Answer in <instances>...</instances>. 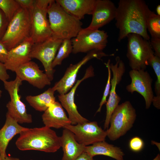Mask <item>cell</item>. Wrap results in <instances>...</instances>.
Masks as SVG:
<instances>
[{
	"label": "cell",
	"instance_id": "cell-13",
	"mask_svg": "<svg viewBox=\"0 0 160 160\" xmlns=\"http://www.w3.org/2000/svg\"><path fill=\"white\" fill-rule=\"evenodd\" d=\"M116 63L110 64L109 66L113 73V77L111 79V89L109 96L106 103V115L104 124V129H108L110 124V120L113 111L119 105L121 97L116 92V87L121 80L122 77L125 71L124 63L119 56L115 58Z\"/></svg>",
	"mask_w": 160,
	"mask_h": 160
},
{
	"label": "cell",
	"instance_id": "cell-4",
	"mask_svg": "<svg viewBox=\"0 0 160 160\" xmlns=\"http://www.w3.org/2000/svg\"><path fill=\"white\" fill-rule=\"evenodd\" d=\"M31 21L29 10L20 7L9 22L1 41L9 51L31 37Z\"/></svg>",
	"mask_w": 160,
	"mask_h": 160
},
{
	"label": "cell",
	"instance_id": "cell-6",
	"mask_svg": "<svg viewBox=\"0 0 160 160\" xmlns=\"http://www.w3.org/2000/svg\"><path fill=\"white\" fill-rule=\"evenodd\" d=\"M52 0H35L29 9L31 21V37L34 43L42 42L52 36L47 17Z\"/></svg>",
	"mask_w": 160,
	"mask_h": 160
},
{
	"label": "cell",
	"instance_id": "cell-16",
	"mask_svg": "<svg viewBox=\"0 0 160 160\" xmlns=\"http://www.w3.org/2000/svg\"><path fill=\"white\" fill-rule=\"evenodd\" d=\"M16 76L22 81H25L34 87L42 89L49 85L51 81L35 62L29 61L18 68L15 71Z\"/></svg>",
	"mask_w": 160,
	"mask_h": 160
},
{
	"label": "cell",
	"instance_id": "cell-32",
	"mask_svg": "<svg viewBox=\"0 0 160 160\" xmlns=\"http://www.w3.org/2000/svg\"><path fill=\"white\" fill-rule=\"evenodd\" d=\"M149 41L154 55L160 58V38H151Z\"/></svg>",
	"mask_w": 160,
	"mask_h": 160
},
{
	"label": "cell",
	"instance_id": "cell-23",
	"mask_svg": "<svg viewBox=\"0 0 160 160\" xmlns=\"http://www.w3.org/2000/svg\"><path fill=\"white\" fill-rule=\"evenodd\" d=\"M84 152L93 157L96 155H103L116 160H124V154L120 148L109 144L105 141L85 146Z\"/></svg>",
	"mask_w": 160,
	"mask_h": 160
},
{
	"label": "cell",
	"instance_id": "cell-3",
	"mask_svg": "<svg viewBox=\"0 0 160 160\" xmlns=\"http://www.w3.org/2000/svg\"><path fill=\"white\" fill-rule=\"evenodd\" d=\"M47 14L52 36L58 39H71L82 28L81 20L68 13L55 0L49 4Z\"/></svg>",
	"mask_w": 160,
	"mask_h": 160
},
{
	"label": "cell",
	"instance_id": "cell-42",
	"mask_svg": "<svg viewBox=\"0 0 160 160\" xmlns=\"http://www.w3.org/2000/svg\"><path fill=\"white\" fill-rule=\"evenodd\" d=\"M0 160H3L1 158V157L0 156Z\"/></svg>",
	"mask_w": 160,
	"mask_h": 160
},
{
	"label": "cell",
	"instance_id": "cell-38",
	"mask_svg": "<svg viewBox=\"0 0 160 160\" xmlns=\"http://www.w3.org/2000/svg\"><path fill=\"white\" fill-rule=\"evenodd\" d=\"M156 10L157 15L159 16H160V5L159 4L157 6Z\"/></svg>",
	"mask_w": 160,
	"mask_h": 160
},
{
	"label": "cell",
	"instance_id": "cell-8",
	"mask_svg": "<svg viewBox=\"0 0 160 160\" xmlns=\"http://www.w3.org/2000/svg\"><path fill=\"white\" fill-rule=\"evenodd\" d=\"M108 36L103 30L82 28L71 39L72 53L87 52L94 50H103L107 46Z\"/></svg>",
	"mask_w": 160,
	"mask_h": 160
},
{
	"label": "cell",
	"instance_id": "cell-21",
	"mask_svg": "<svg viewBox=\"0 0 160 160\" xmlns=\"http://www.w3.org/2000/svg\"><path fill=\"white\" fill-rule=\"evenodd\" d=\"M27 128L20 126L7 113L5 124L0 129V156L3 160L7 156L6 151L10 141Z\"/></svg>",
	"mask_w": 160,
	"mask_h": 160
},
{
	"label": "cell",
	"instance_id": "cell-33",
	"mask_svg": "<svg viewBox=\"0 0 160 160\" xmlns=\"http://www.w3.org/2000/svg\"><path fill=\"white\" fill-rule=\"evenodd\" d=\"M9 50L5 45L0 41V61L4 63L5 62Z\"/></svg>",
	"mask_w": 160,
	"mask_h": 160
},
{
	"label": "cell",
	"instance_id": "cell-35",
	"mask_svg": "<svg viewBox=\"0 0 160 160\" xmlns=\"http://www.w3.org/2000/svg\"><path fill=\"white\" fill-rule=\"evenodd\" d=\"M35 0H16L20 7L30 9Z\"/></svg>",
	"mask_w": 160,
	"mask_h": 160
},
{
	"label": "cell",
	"instance_id": "cell-30",
	"mask_svg": "<svg viewBox=\"0 0 160 160\" xmlns=\"http://www.w3.org/2000/svg\"><path fill=\"white\" fill-rule=\"evenodd\" d=\"M129 146V148L132 151L138 152L143 149L144 146V143L140 137H134L130 140Z\"/></svg>",
	"mask_w": 160,
	"mask_h": 160
},
{
	"label": "cell",
	"instance_id": "cell-22",
	"mask_svg": "<svg viewBox=\"0 0 160 160\" xmlns=\"http://www.w3.org/2000/svg\"><path fill=\"white\" fill-rule=\"evenodd\" d=\"M64 129L61 136L59 137L60 147L63 152L62 160H76L84 151L85 146L76 141L71 131Z\"/></svg>",
	"mask_w": 160,
	"mask_h": 160
},
{
	"label": "cell",
	"instance_id": "cell-5",
	"mask_svg": "<svg viewBox=\"0 0 160 160\" xmlns=\"http://www.w3.org/2000/svg\"><path fill=\"white\" fill-rule=\"evenodd\" d=\"M136 117L135 109L129 101L119 105L110 118V127L105 131L107 137L115 141L124 136L132 127Z\"/></svg>",
	"mask_w": 160,
	"mask_h": 160
},
{
	"label": "cell",
	"instance_id": "cell-17",
	"mask_svg": "<svg viewBox=\"0 0 160 160\" xmlns=\"http://www.w3.org/2000/svg\"><path fill=\"white\" fill-rule=\"evenodd\" d=\"M116 10V7L111 1L96 0L91 22L87 28L99 30L115 19Z\"/></svg>",
	"mask_w": 160,
	"mask_h": 160
},
{
	"label": "cell",
	"instance_id": "cell-27",
	"mask_svg": "<svg viewBox=\"0 0 160 160\" xmlns=\"http://www.w3.org/2000/svg\"><path fill=\"white\" fill-rule=\"evenodd\" d=\"M146 24L147 30L149 32L151 38H160V16L151 10Z\"/></svg>",
	"mask_w": 160,
	"mask_h": 160
},
{
	"label": "cell",
	"instance_id": "cell-9",
	"mask_svg": "<svg viewBox=\"0 0 160 160\" xmlns=\"http://www.w3.org/2000/svg\"><path fill=\"white\" fill-rule=\"evenodd\" d=\"M63 40L52 36L42 42L34 43L30 51V57L41 62L45 73L51 81L53 79L55 71L52 63Z\"/></svg>",
	"mask_w": 160,
	"mask_h": 160
},
{
	"label": "cell",
	"instance_id": "cell-36",
	"mask_svg": "<svg viewBox=\"0 0 160 160\" xmlns=\"http://www.w3.org/2000/svg\"><path fill=\"white\" fill-rule=\"evenodd\" d=\"M76 160H96L87 153L84 152Z\"/></svg>",
	"mask_w": 160,
	"mask_h": 160
},
{
	"label": "cell",
	"instance_id": "cell-39",
	"mask_svg": "<svg viewBox=\"0 0 160 160\" xmlns=\"http://www.w3.org/2000/svg\"><path fill=\"white\" fill-rule=\"evenodd\" d=\"M155 145L158 148L160 151V143L154 141H151V143Z\"/></svg>",
	"mask_w": 160,
	"mask_h": 160
},
{
	"label": "cell",
	"instance_id": "cell-37",
	"mask_svg": "<svg viewBox=\"0 0 160 160\" xmlns=\"http://www.w3.org/2000/svg\"><path fill=\"white\" fill-rule=\"evenodd\" d=\"M3 160H20L17 158L12 157L10 156H7Z\"/></svg>",
	"mask_w": 160,
	"mask_h": 160
},
{
	"label": "cell",
	"instance_id": "cell-40",
	"mask_svg": "<svg viewBox=\"0 0 160 160\" xmlns=\"http://www.w3.org/2000/svg\"><path fill=\"white\" fill-rule=\"evenodd\" d=\"M153 160H160V155L158 154Z\"/></svg>",
	"mask_w": 160,
	"mask_h": 160
},
{
	"label": "cell",
	"instance_id": "cell-25",
	"mask_svg": "<svg viewBox=\"0 0 160 160\" xmlns=\"http://www.w3.org/2000/svg\"><path fill=\"white\" fill-rule=\"evenodd\" d=\"M153 68L156 75V80L155 84L156 96H154L152 101L153 106L158 109L160 108V58L154 55L148 61Z\"/></svg>",
	"mask_w": 160,
	"mask_h": 160
},
{
	"label": "cell",
	"instance_id": "cell-15",
	"mask_svg": "<svg viewBox=\"0 0 160 160\" xmlns=\"http://www.w3.org/2000/svg\"><path fill=\"white\" fill-rule=\"evenodd\" d=\"M94 76V68L92 65H90L87 69L83 77L77 81L69 92L58 95V100L60 102L62 106L67 111L68 115V117L72 125H75L89 121L82 116L78 111L74 102V95L76 90L80 84L84 80Z\"/></svg>",
	"mask_w": 160,
	"mask_h": 160
},
{
	"label": "cell",
	"instance_id": "cell-1",
	"mask_svg": "<svg viewBox=\"0 0 160 160\" xmlns=\"http://www.w3.org/2000/svg\"><path fill=\"white\" fill-rule=\"evenodd\" d=\"M143 0H120L116 7L115 25L119 30V42L134 33L149 41L146 21L151 11Z\"/></svg>",
	"mask_w": 160,
	"mask_h": 160
},
{
	"label": "cell",
	"instance_id": "cell-24",
	"mask_svg": "<svg viewBox=\"0 0 160 160\" xmlns=\"http://www.w3.org/2000/svg\"><path fill=\"white\" fill-rule=\"evenodd\" d=\"M55 92L52 88H50L40 94L28 95L25 99L30 105L35 110L44 112L56 101Z\"/></svg>",
	"mask_w": 160,
	"mask_h": 160
},
{
	"label": "cell",
	"instance_id": "cell-41",
	"mask_svg": "<svg viewBox=\"0 0 160 160\" xmlns=\"http://www.w3.org/2000/svg\"><path fill=\"white\" fill-rule=\"evenodd\" d=\"M2 92V91L0 90V99L1 97Z\"/></svg>",
	"mask_w": 160,
	"mask_h": 160
},
{
	"label": "cell",
	"instance_id": "cell-31",
	"mask_svg": "<svg viewBox=\"0 0 160 160\" xmlns=\"http://www.w3.org/2000/svg\"><path fill=\"white\" fill-rule=\"evenodd\" d=\"M9 21L3 12L0 9V41L5 34Z\"/></svg>",
	"mask_w": 160,
	"mask_h": 160
},
{
	"label": "cell",
	"instance_id": "cell-14",
	"mask_svg": "<svg viewBox=\"0 0 160 160\" xmlns=\"http://www.w3.org/2000/svg\"><path fill=\"white\" fill-rule=\"evenodd\" d=\"M129 73L131 82L127 86V90L132 94L136 92L141 95L145 100L146 108H149L154 96L152 87V79L144 70L132 69Z\"/></svg>",
	"mask_w": 160,
	"mask_h": 160
},
{
	"label": "cell",
	"instance_id": "cell-19",
	"mask_svg": "<svg viewBox=\"0 0 160 160\" xmlns=\"http://www.w3.org/2000/svg\"><path fill=\"white\" fill-rule=\"evenodd\" d=\"M45 126L50 128L60 129L71 124L61 104L55 101L44 112L42 116Z\"/></svg>",
	"mask_w": 160,
	"mask_h": 160
},
{
	"label": "cell",
	"instance_id": "cell-7",
	"mask_svg": "<svg viewBox=\"0 0 160 160\" xmlns=\"http://www.w3.org/2000/svg\"><path fill=\"white\" fill-rule=\"evenodd\" d=\"M127 56L132 70H145L148 61L154 55L149 41L137 34L128 35Z\"/></svg>",
	"mask_w": 160,
	"mask_h": 160
},
{
	"label": "cell",
	"instance_id": "cell-26",
	"mask_svg": "<svg viewBox=\"0 0 160 160\" xmlns=\"http://www.w3.org/2000/svg\"><path fill=\"white\" fill-rule=\"evenodd\" d=\"M73 47L71 39L63 40L58 50V52L52 63L53 68L60 65L63 61L72 52Z\"/></svg>",
	"mask_w": 160,
	"mask_h": 160
},
{
	"label": "cell",
	"instance_id": "cell-12",
	"mask_svg": "<svg viewBox=\"0 0 160 160\" xmlns=\"http://www.w3.org/2000/svg\"><path fill=\"white\" fill-rule=\"evenodd\" d=\"M114 55L113 54L107 55L103 50H94L89 52L79 62L74 64H71L69 65L63 76L55 84L52 89L55 92H57L59 94L67 93L74 85L79 69L87 62L94 58L101 59L103 57Z\"/></svg>",
	"mask_w": 160,
	"mask_h": 160
},
{
	"label": "cell",
	"instance_id": "cell-20",
	"mask_svg": "<svg viewBox=\"0 0 160 160\" xmlns=\"http://www.w3.org/2000/svg\"><path fill=\"white\" fill-rule=\"evenodd\" d=\"M68 13L81 20L86 15H92L96 0H56Z\"/></svg>",
	"mask_w": 160,
	"mask_h": 160
},
{
	"label": "cell",
	"instance_id": "cell-34",
	"mask_svg": "<svg viewBox=\"0 0 160 160\" xmlns=\"http://www.w3.org/2000/svg\"><path fill=\"white\" fill-rule=\"evenodd\" d=\"M4 63L0 61V80L3 82L8 81L9 76Z\"/></svg>",
	"mask_w": 160,
	"mask_h": 160
},
{
	"label": "cell",
	"instance_id": "cell-2",
	"mask_svg": "<svg viewBox=\"0 0 160 160\" xmlns=\"http://www.w3.org/2000/svg\"><path fill=\"white\" fill-rule=\"evenodd\" d=\"M20 150H34L54 153L60 148L59 137L51 128L46 126L27 128L20 134L15 142Z\"/></svg>",
	"mask_w": 160,
	"mask_h": 160
},
{
	"label": "cell",
	"instance_id": "cell-29",
	"mask_svg": "<svg viewBox=\"0 0 160 160\" xmlns=\"http://www.w3.org/2000/svg\"><path fill=\"white\" fill-rule=\"evenodd\" d=\"M110 62V60H109L107 63H105L108 69V80L102 98L99 104V107L97 110L96 113L100 112L103 105V104H105L107 102V98L109 94L111 87V71L109 66Z\"/></svg>",
	"mask_w": 160,
	"mask_h": 160
},
{
	"label": "cell",
	"instance_id": "cell-28",
	"mask_svg": "<svg viewBox=\"0 0 160 160\" xmlns=\"http://www.w3.org/2000/svg\"><path fill=\"white\" fill-rule=\"evenodd\" d=\"M20 7L16 0H0V9L9 22Z\"/></svg>",
	"mask_w": 160,
	"mask_h": 160
},
{
	"label": "cell",
	"instance_id": "cell-43",
	"mask_svg": "<svg viewBox=\"0 0 160 160\" xmlns=\"http://www.w3.org/2000/svg\"><path fill=\"white\" fill-rule=\"evenodd\" d=\"M33 160L32 159V160Z\"/></svg>",
	"mask_w": 160,
	"mask_h": 160
},
{
	"label": "cell",
	"instance_id": "cell-10",
	"mask_svg": "<svg viewBox=\"0 0 160 160\" xmlns=\"http://www.w3.org/2000/svg\"><path fill=\"white\" fill-rule=\"evenodd\" d=\"M3 83L4 87L10 99L6 105L7 113L18 123H32V116L27 113L25 105L21 100L19 94L22 81L16 76L14 80L7 81Z\"/></svg>",
	"mask_w": 160,
	"mask_h": 160
},
{
	"label": "cell",
	"instance_id": "cell-18",
	"mask_svg": "<svg viewBox=\"0 0 160 160\" xmlns=\"http://www.w3.org/2000/svg\"><path fill=\"white\" fill-rule=\"evenodd\" d=\"M34 44L30 37L9 50L4 63L7 70L15 72L20 66L31 61L30 54Z\"/></svg>",
	"mask_w": 160,
	"mask_h": 160
},
{
	"label": "cell",
	"instance_id": "cell-11",
	"mask_svg": "<svg viewBox=\"0 0 160 160\" xmlns=\"http://www.w3.org/2000/svg\"><path fill=\"white\" fill-rule=\"evenodd\" d=\"M64 128L71 131L76 141L85 146L105 141L107 137L106 131L99 127L95 121H88L75 125L70 124Z\"/></svg>",
	"mask_w": 160,
	"mask_h": 160
}]
</instances>
